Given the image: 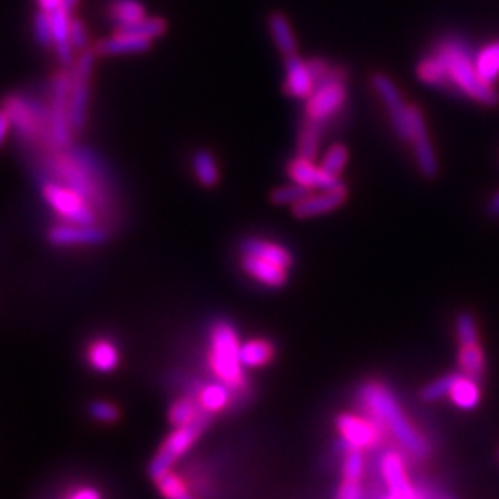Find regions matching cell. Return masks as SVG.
Wrapping results in <instances>:
<instances>
[{
  "instance_id": "cell-24",
  "label": "cell",
  "mask_w": 499,
  "mask_h": 499,
  "mask_svg": "<svg viewBox=\"0 0 499 499\" xmlns=\"http://www.w3.org/2000/svg\"><path fill=\"white\" fill-rule=\"evenodd\" d=\"M241 250L245 255H255V257H261L264 261H270L272 264H278L285 270H289L293 266V254L276 245V243H268L264 239H255V237H250L246 239L243 245H241Z\"/></svg>"
},
{
  "instance_id": "cell-39",
  "label": "cell",
  "mask_w": 499,
  "mask_h": 499,
  "mask_svg": "<svg viewBox=\"0 0 499 499\" xmlns=\"http://www.w3.org/2000/svg\"><path fill=\"white\" fill-rule=\"evenodd\" d=\"M309 195H311V189H307L303 186H298V184H293V186H283V187L276 189L274 193L270 195V200L274 204H278V206H287V204L294 206Z\"/></svg>"
},
{
  "instance_id": "cell-6",
  "label": "cell",
  "mask_w": 499,
  "mask_h": 499,
  "mask_svg": "<svg viewBox=\"0 0 499 499\" xmlns=\"http://www.w3.org/2000/svg\"><path fill=\"white\" fill-rule=\"evenodd\" d=\"M95 56H97L95 49H87V51H82L72 63L69 111H71V124L74 131H82L87 122L89 89H91V78H93Z\"/></svg>"
},
{
  "instance_id": "cell-5",
  "label": "cell",
  "mask_w": 499,
  "mask_h": 499,
  "mask_svg": "<svg viewBox=\"0 0 499 499\" xmlns=\"http://www.w3.org/2000/svg\"><path fill=\"white\" fill-rule=\"evenodd\" d=\"M344 82L346 72L339 67H331V71L321 82H316L312 95L307 99L305 117L319 122H328L335 113H339L346 102Z\"/></svg>"
},
{
  "instance_id": "cell-33",
  "label": "cell",
  "mask_w": 499,
  "mask_h": 499,
  "mask_svg": "<svg viewBox=\"0 0 499 499\" xmlns=\"http://www.w3.org/2000/svg\"><path fill=\"white\" fill-rule=\"evenodd\" d=\"M475 69L483 82L494 85V82L499 78V41L486 44L485 49L479 51L475 56Z\"/></svg>"
},
{
  "instance_id": "cell-38",
  "label": "cell",
  "mask_w": 499,
  "mask_h": 499,
  "mask_svg": "<svg viewBox=\"0 0 499 499\" xmlns=\"http://www.w3.org/2000/svg\"><path fill=\"white\" fill-rule=\"evenodd\" d=\"M89 417L99 424L110 426V424H115L120 420V409L111 401L97 399L89 405Z\"/></svg>"
},
{
  "instance_id": "cell-35",
  "label": "cell",
  "mask_w": 499,
  "mask_h": 499,
  "mask_svg": "<svg viewBox=\"0 0 499 499\" xmlns=\"http://www.w3.org/2000/svg\"><path fill=\"white\" fill-rule=\"evenodd\" d=\"M418 78L424 83H427V85L451 87L447 72H446V67H444L442 60L435 53L420 62V65H418Z\"/></svg>"
},
{
  "instance_id": "cell-10",
  "label": "cell",
  "mask_w": 499,
  "mask_h": 499,
  "mask_svg": "<svg viewBox=\"0 0 499 499\" xmlns=\"http://www.w3.org/2000/svg\"><path fill=\"white\" fill-rule=\"evenodd\" d=\"M372 85L389 110V115L392 119V126H394V131L398 133V138L401 141H411L409 106H405L396 83L390 78H387L385 74H376L372 78Z\"/></svg>"
},
{
  "instance_id": "cell-11",
  "label": "cell",
  "mask_w": 499,
  "mask_h": 499,
  "mask_svg": "<svg viewBox=\"0 0 499 499\" xmlns=\"http://www.w3.org/2000/svg\"><path fill=\"white\" fill-rule=\"evenodd\" d=\"M54 170L63 179V186L72 187L82 197L97 198L99 191L95 187V181H91V172L85 168V165L78 159L74 154H58L53 161Z\"/></svg>"
},
{
  "instance_id": "cell-31",
  "label": "cell",
  "mask_w": 499,
  "mask_h": 499,
  "mask_svg": "<svg viewBox=\"0 0 499 499\" xmlns=\"http://www.w3.org/2000/svg\"><path fill=\"white\" fill-rule=\"evenodd\" d=\"M326 128V122H319L305 117V122L300 130V139H298V156L312 159L316 150H319V143L322 138V131Z\"/></svg>"
},
{
  "instance_id": "cell-12",
  "label": "cell",
  "mask_w": 499,
  "mask_h": 499,
  "mask_svg": "<svg viewBox=\"0 0 499 499\" xmlns=\"http://www.w3.org/2000/svg\"><path fill=\"white\" fill-rule=\"evenodd\" d=\"M409 122H411V143L415 149L417 163L426 178H435L438 172V163L427 138V128L424 122V115L417 106H409Z\"/></svg>"
},
{
  "instance_id": "cell-25",
  "label": "cell",
  "mask_w": 499,
  "mask_h": 499,
  "mask_svg": "<svg viewBox=\"0 0 499 499\" xmlns=\"http://www.w3.org/2000/svg\"><path fill=\"white\" fill-rule=\"evenodd\" d=\"M202 418H213L211 415H207L195 394H186L178 398L168 409V422L172 427H181V426H189V424H195Z\"/></svg>"
},
{
  "instance_id": "cell-34",
  "label": "cell",
  "mask_w": 499,
  "mask_h": 499,
  "mask_svg": "<svg viewBox=\"0 0 499 499\" xmlns=\"http://www.w3.org/2000/svg\"><path fill=\"white\" fill-rule=\"evenodd\" d=\"M193 170L197 179L200 181V186L215 187L218 184V165L207 150H200L193 156Z\"/></svg>"
},
{
  "instance_id": "cell-23",
  "label": "cell",
  "mask_w": 499,
  "mask_h": 499,
  "mask_svg": "<svg viewBox=\"0 0 499 499\" xmlns=\"http://www.w3.org/2000/svg\"><path fill=\"white\" fill-rule=\"evenodd\" d=\"M85 357H87L89 367L101 374L115 372L119 362H120L119 348L110 339H95L87 346Z\"/></svg>"
},
{
  "instance_id": "cell-16",
  "label": "cell",
  "mask_w": 499,
  "mask_h": 499,
  "mask_svg": "<svg viewBox=\"0 0 499 499\" xmlns=\"http://www.w3.org/2000/svg\"><path fill=\"white\" fill-rule=\"evenodd\" d=\"M346 200V189L344 186H339L335 189L324 191L321 195H309L298 204L293 206V213L296 218H311V216H319L331 213L337 209L342 202Z\"/></svg>"
},
{
  "instance_id": "cell-3",
  "label": "cell",
  "mask_w": 499,
  "mask_h": 499,
  "mask_svg": "<svg viewBox=\"0 0 499 499\" xmlns=\"http://www.w3.org/2000/svg\"><path fill=\"white\" fill-rule=\"evenodd\" d=\"M207 365L213 376L224 385H228L234 394L246 392L248 379L241 360V342L235 328L230 322L216 321L211 326Z\"/></svg>"
},
{
  "instance_id": "cell-43",
  "label": "cell",
  "mask_w": 499,
  "mask_h": 499,
  "mask_svg": "<svg viewBox=\"0 0 499 499\" xmlns=\"http://www.w3.org/2000/svg\"><path fill=\"white\" fill-rule=\"evenodd\" d=\"M457 339L461 346L466 344H479V335H477V326L474 316L470 312H461L457 319Z\"/></svg>"
},
{
  "instance_id": "cell-37",
  "label": "cell",
  "mask_w": 499,
  "mask_h": 499,
  "mask_svg": "<svg viewBox=\"0 0 499 499\" xmlns=\"http://www.w3.org/2000/svg\"><path fill=\"white\" fill-rule=\"evenodd\" d=\"M365 457H362V451L355 447H346L344 457H342V479L348 481H360L365 477Z\"/></svg>"
},
{
  "instance_id": "cell-41",
  "label": "cell",
  "mask_w": 499,
  "mask_h": 499,
  "mask_svg": "<svg viewBox=\"0 0 499 499\" xmlns=\"http://www.w3.org/2000/svg\"><path fill=\"white\" fill-rule=\"evenodd\" d=\"M346 161H348V149H346L344 145H333V147L328 150V154L324 156V161H322L321 167H322L328 174L339 178L341 172H342L344 167H346Z\"/></svg>"
},
{
  "instance_id": "cell-44",
  "label": "cell",
  "mask_w": 499,
  "mask_h": 499,
  "mask_svg": "<svg viewBox=\"0 0 499 499\" xmlns=\"http://www.w3.org/2000/svg\"><path fill=\"white\" fill-rule=\"evenodd\" d=\"M71 43H72L74 51H78V53L89 49V34H87L85 24L80 19L71 21Z\"/></svg>"
},
{
  "instance_id": "cell-1",
  "label": "cell",
  "mask_w": 499,
  "mask_h": 499,
  "mask_svg": "<svg viewBox=\"0 0 499 499\" xmlns=\"http://www.w3.org/2000/svg\"><path fill=\"white\" fill-rule=\"evenodd\" d=\"M359 399L367 417L376 420L387 433L390 431L407 456L417 461H426L431 456L427 438L407 418V415L401 411L399 401L383 383H365L359 390Z\"/></svg>"
},
{
  "instance_id": "cell-22",
  "label": "cell",
  "mask_w": 499,
  "mask_h": 499,
  "mask_svg": "<svg viewBox=\"0 0 499 499\" xmlns=\"http://www.w3.org/2000/svg\"><path fill=\"white\" fill-rule=\"evenodd\" d=\"M243 270L254 280L264 283L266 287H283L287 283V270L272 264L270 261H264L255 255H245L243 257Z\"/></svg>"
},
{
  "instance_id": "cell-49",
  "label": "cell",
  "mask_w": 499,
  "mask_h": 499,
  "mask_svg": "<svg viewBox=\"0 0 499 499\" xmlns=\"http://www.w3.org/2000/svg\"><path fill=\"white\" fill-rule=\"evenodd\" d=\"M488 215L494 218H499V191L494 195V198L488 204Z\"/></svg>"
},
{
  "instance_id": "cell-50",
  "label": "cell",
  "mask_w": 499,
  "mask_h": 499,
  "mask_svg": "<svg viewBox=\"0 0 499 499\" xmlns=\"http://www.w3.org/2000/svg\"><path fill=\"white\" fill-rule=\"evenodd\" d=\"M78 3H80V0H62L60 6H62V8H65L67 12H71V14H72V12L76 10Z\"/></svg>"
},
{
  "instance_id": "cell-27",
  "label": "cell",
  "mask_w": 499,
  "mask_h": 499,
  "mask_svg": "<svg viewBox=\"0 0 499 499\" xmlns=\"http://www.w3.org/2000/svg\"><path fill=\"white\" fill-rule=\"evenodd\" d=\"M268 30H270L272 37H274L276 47L280 49V53L285 58L296 54L298 43H296L293 26H291V23H289V19H287L285 14H282V12L270 14V17H268Z\"/></svg>"
},
{
  "instance_id": "cell-8",
  "label": "cell",
  "mask_w": 499,
  "mask_h": 499,
  "mask_svg": "<svg viewBox=\"0 0 499 499\" xmlns=\"http://www.w3.org/2000/svg\"><path fill=\"white\" fill-rule=\"evenodd\" d=\"M71 93V71L56 74L53 82V101H51V138L58 149H69L72 138V124L69 111Z\"/></svg>"
},
{
  "instance_id": "cell-15",
  "label": "cell",
  "mask_w": 499,
  "mask_h": 499,
  "mask_svg": "<svg viewBox=\"0 0 499 499\" xmlns=\"http://www.w3.org/2000/svg\"><path fill=\"white\" fill-rule=\"evenodd\" d=\"M285 71H287V80L283 85L285 93L294 99H309L316 87V80L309 67V62L302 60L298 54L287 56Z\"/></svg>"
},
{
  "instance_id": "cell-51",
  "label": "cell",
  "mask_w": 499,
  "mask_h": 499,
  "mask_svg": "<svg viewBox=\"0 0 499 499\" xmlns=\"http://www.w3.org/2000/svg\"><path fill=\"white\" fill-rule=\"evenodd\" d=\"M497 457H499V453H497Z\"/></svg>"
},
{
  "instance_id": "cell-26",
  "label": "cell",
  "mask_w": 499,
  "mask_h": 499,
  "mask_svg": "<svg viewBox=\"0 0 499 499\" xmlns=\"http://www.w3.org/2000/svg\"><path fill=\"white\" fill-rule=\"evenodd\" d=\"M154 483L163 499H198L186 477L176 468H170L161 475L154 477Z\"/></svg>"
},
{
  "instance_id": "cell-40",
  "label": "cell",
  "mask_w": 499,
  "mask_h": 499,
  "mask_svg": "<svg viewBox=\"0 0 499 499\" xmlns=\"http://www.w3.org/2000/svg\"><path fill=\"white\" fill-rule=\"evenodd\" d=\"M456 378H457V374H449V376H444V378L429 383L427 387L422 389L420 398L424 401H427V403H433V401H438V399L449 396V390H451L453 381H456Z\"/></svg>"
},
{
  "instance_id": "cell-42",
  "label": "cell",
  "mask_w": 499,
  "mask_h": 499,
  "mask_svg": "<svg viewBox=\"0 0 499 499\" xmlns=\"http://www.w3.org/2000/svg\"><path fill=\"white\" fill-rule=\"evenodd\" d=\"M34 34L41 47H53L54 37H53V21L49 12H43V10L37 12L34 19Z\"/></svg>"
},
{
  "instance_id": "cell-20",
  "label": "cell",
  "mask_w": 499,
  "mask_h": 499,
  "mask_svg": "<svg viewBox=\"0 0 499 499\" xmlns=\"http://www.w3.org/2000/svg\"><path fill=\"white\" fill-rule=\"evenodd\" d=\"M191 394L197 396L202 409L211 417L220 415L222 411L228 409L234 398V390L218 379L211 383H198L197 390Z\"/></svg>"
},
{
  "instance_id": "cell-48",
  "label": "cell",
  "mask_w": 499,
  "mask_h": 499,
  "mask_svg": "<svg viewBox=\"0 0 499 499\" xmlns=\"http://www.w3.org/2000/svg\"><path fill=\"white\" fill-rule=\"evenodd\" d=\"M62 0H39V10L43 12H54L60 6Z\"/></svg>"
},
{
  "instance_id": "cell-29",
  "label": "cell",
  "mask_w": 499,
  "mask_h": 499,
  "mask_svg": "<svg viewBox=\"0 0 499 499\" xmlns=\"http://www.w3.org/2000/svg\"><path fill=\"white\" fill-rule=\"evenodd\" d=\"M449 399L453 401V405H457L459 409L470 411L474 407H477L479 399H481V389L477 379H472L468 376H459L453 381V387L449 390Z\"/></svg>"
},
{
  "instance_id": "cell-18",
  "label": "cell",
  "mask_w": 499,
  "mask_h": 499,
  "mask_svg": "<svg viewBox=\"0 0 499 499\" xmlns=\"http://www.w3.org/2000/svg\"><path fill=\"white\" fill-rule=\"evenodd\" d=\"M51 21H53V37H54L58 60L63 67H69L74 63V47L71 43L72 14L58 6L54 12H51Z\"/></svg>"
},
{
  "instance_id": "cell-2",
  "label": "cell",
  "mask_w": 499,
  "mask_h": 499,
  "mask_svg": "<svg viewBox=\"0 0 499 499\" xmlns=\"http://www.w3.org/2000/svg\"><path fill=\"white\" fill-rule=\"evenodd\" d=\"M435 54L442 60L449 85L457 87L463 93L485 106H495L499 102L494 85L481 80L475 69V58H472L468 44L461 39H444L437 44Z\"/></svg>"
},
{
  "instance_id": "cell-4",
  "label": "cell",
  "mask_w": 499,
  "mask_h": 499,
  "mask_svg": "<svg viewBox=\"0 0 499 499\" xmlns=\"http://www.w3.org/2000/svg\"><path fill=\"white\" fill-rule=\"evenodd\" d=\"M211 418H202L195 424L189 426H181V427H174L172 433L161 442L159 449L156 451V456L152 457L150 465H149V474L150 477H158L163 472L176 468V463L186 457L187 453L191 451V447L198 442V438L204 435V431L209 427Z\"/></svg>"
},
{
  "instance_id": "cell-28",
  "label": "cell",
  "mask_w": 499,
  "mask_h": 499,
  "mask_svg": "<svg viewBox=\"0 0 499 499\" xmlns=\"http://www.w3.org/2000/svg\"><path fill=\"white\" fill-rule=\"evenodd\" d=\"M274 342L266 339H250L241 344V360L245 369H261L274 359Z\"/></svg>"
},
{
  "instance_id": "cell-32",
  "label": "cell",
  "mask_w": 499,
  "mask_h": 499,
  "mask_svg": "<svg viewBox=\"0 0 499 499\" xmlns=\"http://www.w3.org/2000/svg\"><path fill=\"white\" fill-rule=\"evenodd\" d=\"M459 367L465 376L472 379H481L486 369L485 353L479 344H466L459 350Z\"/></svg>"
},
{
  "instance_id": "cell-7",
  "label": "cell",
  "mask_w": 499,
  "mask_h": 499,
  "mask_svg": "<svg viewBox=\"0 0 499 499\" xmlns=\"http://www.w3.org/2000/svg\"><path fill=\"white\" fill-rule=\"evenodd\" d=\"M43 197L47 204L71 224L97 226V213L89 206L87 198L82 197L69 186L56 184V181H44Z\"/></svg>"
},
{
  "instance_id": "cell-19",
  "label": "cell",
  "mask_w": 499,
  "mask_h": 499,
  "mask_svg": "<svg viewBox=\"0 0 499 499\" xmlns=\"http://www.w3.org/2000/svg\"><path fill=\"white\" fill-rule=\"evenodd\" d=\"M5 111L8 113L12 124L17 128V131L23 135V138H26V139L37 138L41 119L24 99H21V97L6 99Z\"/></svg>"
},
{
  "instance_id": "cell-46",
  "label": "cell",
  "mask_w": 499,
  "mask_h": 499,
  "mask_svg": "<svg viewBox=\"0 0 499 499\" xmlns=\"http://www.w3.org/2000/svg\"><path fill=\"white\" fill-rule=\"evenodd\" d=\"M63 499H104V497L95 486H78V488L67 492V495Z\"/></svg>"
},
{
  "instance_id": "cell-30",
  "label": "cell",
  "mask_w": 499,
  "mask_h": 499,
  "mask_svg": "<svg viewBox=\"0 0 499 499\" xmlns=\"http://www.w3.org/2000/svg\"><path fill=\"white\" fill-rule=\"evenodd\" d=\"M108 14L117 28L133 24L147 17V10L141 0H111Z\"/></svg>"
},
{
  "instance_id": "cell-45",
  "label": "cell",
  "mask_w": 499,
  "mask_h": 499,
  "mask_svg": "<svg viewBox=\"0 0 499 499\" xmlns=\"http://www.w3.org/2000/svg\"><path fill=\"white\" fill-rule=\"evenodd\" d=\"M337 499H369L365 488L360 486V481H348L342 479L339 490H337Z\"/></svg>"
},
{
  "instance_id": "cell-47",
  "label": "cell",
  "mask_w": 499,
  "mask_h": 499,
  "mask_svg": "<svg viewBox=\"0 0 499 499\" xmlns=\"http://www.w3.org/2000/svg\"><path fill=\"white\" fill-rule=\"evenodd\" d=\"M10 126H12V120H10L8 113H6L5 110H0V147H3V143H5L6 138H8Z\"/></svg>"
},
{
  "instance_id": "cell-17",
  "label": "cell",
  "mask_w": 499,
  "mask_h": 499,
  "mask_svg": "<svg viewBox=\"0 0 499 499\" xmlns=\"http://www.w3.org/2000/svg\"><path fill=\"white\" fill-rule=\"evenodd\" d=\"M150 47H152L150 39L115 32V35L99 41L95 53L99 56H128V54H143L150 51Z\"/></svg>"
},
{
  "instance_id": "cell-9",
  "label": "cell",
  "mask_w": 499,
  "mask_h": 499,
  "mask_svg": "<svg viewBox=\"0 0 499 499\" xmlns=\"http://www.w3.org/2000/svg\"><path fill=\"white\" fill-rule=\"evenodd\" d=\"M337 431L350 447L360 451L378 447L387 435V431L376 420L369 417L362 418L357 415H339Z\"/></svg>"
},
{
  "instance_id": "cell-14",
  "label": "cell",
  "mask_w": 499,
  "mask_h": 499,
  "mask_svg": "<svg viewBox=\"0 0 499 499\" xmlns=\"http://www.w3.org/2000/svg\"><path fill=\"white\" fill-rule=\"evenodd\" d=\"M287 172H289V178L294 181V184L303 186L307 189L330 191V189H335V187L342 186L339 178L328 174L322 167H314L311 159L302 158V156H298L296 159H293L289 163Z\"/></svg>"
},
{
  "instance_id": "cell-13",
  "label": "cell",
  "mask_w": 499,
  "mask_h": 499,
  "mask_svg": "<svg viewBox=\"0 0 499 499\" xmlns=\"http://www.w3.org/2000/svg\"><path fill=\"white\" fill-rule=\"evenodd\" d=\"M108 234L99 226L60 224L51 228L49 241L54 246H95L106 243Z\"/></svg>"
},
{
  "instance_id": "cell-36",
  "label": "cell",
  "mask_w": 499,
  "mask_h": 499,
  "mask_svg": "<svg viewBox=\"0 0 499 499\" xmlns=\"http://www.w3.org/2000/svg\"><path fill=\"white\" fill-rule=\"evenodd\" d=\"M117 32H120V34H131V35L145 37V39L152 41L156 37H161L167 32V23L161 17H145V19L133 23V24L117 28Z\"/></svg>"
},
{
  "instance_id": "cell-21",
  "label": "cell",
  "mask_w": 499,
  "mask_h": 499,
  "mask_svg": "<svg viewBox=\"0 0 499 499\" xmlns=\"http://www.w3.org/2000/svg\"><path fill=\"white\" fill-rule=\"evenodd\" d=\"M381 477L389 492H409L415 488L409 479V474H407V465L403 463L401 453H398L396 449L383 453Z\"/></svg>"
}]
</instances>
